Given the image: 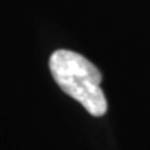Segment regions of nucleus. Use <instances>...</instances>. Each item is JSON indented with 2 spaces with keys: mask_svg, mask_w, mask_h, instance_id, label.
I'll return each instance as SVG.
<instances>
[{
  "mask_svg": "<svg viewBox=\"0 0 150 150\" xmlns=\"http://www.w3.org/2000/svg\"><path fill=\"white\" fill-rule=\"evenodd\" d=\"M49 67L56 83L68 96L81 103L89 114L102 117L107 111V100L102 91V72L82 54L57 50Z\"/></svg>",
  "mask_w": 150,
  "mask_h": 150,
  "instance_id": "1",
  "label": "nucleus"
}]
</instances>
